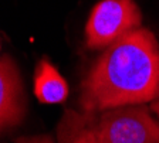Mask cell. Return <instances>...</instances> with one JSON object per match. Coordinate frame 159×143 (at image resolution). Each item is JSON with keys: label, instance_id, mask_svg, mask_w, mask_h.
Masks as SVG:
<instances>
[{"label": "cell", "instance_id": "obj_5", "mask_svg": "<svg viewBox=\"0 0 159 143\" xmlns=\"http://www.w3.org/2000/svg\"><path fill=\"white\" fill-rule=\"evenodd\" d=\"M34 93L41 103H61L68 97V85L48 60H41L36 68Z\"/></svg>", "mask_w": 159, "mask_h": 143}, {"label": "cell", "instance_id": "obj_8", "mask_svg": "<svg viewBox=\"0 0 159 143\" xmlns=\"http://www.w3.org/2000/svg\"><path fill=\"white\" fill-rule=\"evenodd\" d=\"M151 110H152L156 116L159 118V101H153V102H152V106H151Z\"/></svg>", "mask_w": 159, "mask_h": 143}, {"label": "cell", "instance_id": "obj_6", "mask_svg": "<svg viewBox=\"0 0 159 143\" xmlns=\"http://www.w3.org/2000/svg\"><path fill=\"white\" fill-rule=\"evenodd\" d=\"M57 143H98L94 115L66 109L57 126Z\"/></svg>", "mask_w": 159, "mask_h": 143}, {"label": "cell", "instance_id": "obj_1", "mask_svg": "<svg viewBox=\"0 0 159 143\" xmlns=\"http://www.w3.org/2000/svg\"><path fill=\"white\" fill-rule=\"evenodd\" d=\"M159 98V44L139 27L107 47L81 84V112L142 105Z\"/></svg>", "mask_w": 159, "mask_h": 143}, {"label": "cell", "instance_id": "obj_2", "mask_svg": "<svg viewBox=\"0 0 159 143\" xmlns=\"http://www.w3.org/2000/svg\"><path fill=\"white\" fill-rule=\"evenodd\" d=\"M98 143H159V120L145 105H128L94 115Z\"/></svg>", "mask_w": 159, "mask_h": 143}, {"label": "cell", "instance_id": "obj_3", "mask_svg": "<svg viewBox=\"0 0 159 143\" xmlns=\"http://www.w3.org/2000/svg\"><path fill=\"white\" fill-rule=\"evenodd\" d=\"M142 23V14L134 0H101L95 4L85 27L87 46L107 48Z\"/></svg>", "mask_w": 159, "mask_h": 143}, {"label": "cell", "instance_id": "obj_7", "mask_svg": "<svg viewBox=\"0 0 159 143\" xmlns=\"http://www.w3.org/2000/svg\"><path fill=\"white\" fill-rule=\"evenodd\" d=\"M14 143H54V140L47 135H40V136H26L16 139Z\"/></svg>", "mask_w": 159, "mask_h": 143}, {"label": "cell", "instance_id": "obj_4", "mask_svg": "<svg viewBox=\"0 0 159 143\" xmlns=\"http://www.w3.org/2000/svg\"><path fill=\"white\" fill-rule=\"evenodd\" d=\"M24 93L20 74L11 58L0 60V132L23 119Z\"/></svg>", "mask_w": 159, "mask_h": 143}]
</instances>
